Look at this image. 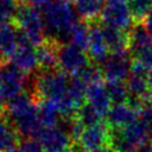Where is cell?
Wrapping results in <instances>:
<instances>
[{
    "label": "cell",
    "mask_w": 152,
    "mask_h": 152,
    "mask_svg": "<svg viewBox=\"0 0 152 152\" xmlns=\"http://www.w3.org/2000/svg\"><path fill=\"white\" fill-rule=\"evenodd\" d=\"M7 119L23 138H37L43 126L39 120L37 101L31 94L23 93L7 102Z\"/></svg>",
    "instance_id": "6da1fadb"
},
{
    "label": "cell",
    "mask_w": 152,
    "mask_h": 152,
    "mask_svg": "<svg viewBox=\"0 0 152 152\" xmlns=\"http://www.w3.org/2000/svg\"><path fill=\"white\" fill-rule=\"evenodd\" d=\"M40 12L50 37L59 43H66L70 30L78 20L71 4L63 0H49L40 7Z\"/></svg>",
    "instance_id": "7a4b0ae2"
},
{
    "label": "cell",
    "mask_w": 152,
    "mask_h": 152,
    "mask_svg": "<svg viewBox=\"0 0 152 152\" xmlns=\"http://www.w3.org/2000/svg\"><path fill=\"white\" fill-rule=\"evenodd\" d=\"M13 21L24 32L27 40L36 48L44 43L48 38L46 27L40 10L28 5L27 2L18 6Z\"/></svg>",
    "instance_id": "3957f363"
},
{
    "label": "cell",
    "mask_w": 152,
    "mask_h": 152,
    "mask_svg": "<svg viewBox=\"0 0 152 152\" xmlns=\"http://www.w3.org/2000/svg\"><path fill=\"white\" fill-rule=\"evenodd\" d=\"M148 139L150 132L139 118L125 128L112 131L109 146L115 152H133L138 146L148 141Z\"/></svg>",
    "instance_id": "277c9868"
},
{
    "label": "cell",
    "mask_w": 152,
    "mask_h": 152,
    "mask_svg": "<svg viewBox=\"0 0 152 152\" xmlns=\"http://www.w3.org/2000/svg\"><path fill=\"white\" fill-rule=\"evenodd\" d=\"M99 21L103 25L115 27L118 30L129 32L134 26V19L127 6V2H109L107 1Z\"/></svg>",
    "instance_id": "5b68a950"
},
{
    "label": "cell",
    "mask_w": 152,
    "mask_h": 152,
    "mask_svg": "<svg viewBox=\"0 0 152 152\" xmlns=\"http://www.w3.org/2000/svg\"><path fill=\"white\" fill-rule=\"evenodd\" d=\"M89 56L87 51L71 45L62 43L58 50V68L66 75H76L89 64Z\"/></svg>",
    "instance_id": "8992f818"
},
{
    "label": "cell",
    "mask_w": 152,
    "mask_h": 152,
    "mask_svg": "<svg viewBox=\"0 0 152 152\" xmlns=\"http://www.w3.org/2000/svg\"><path fill=\"white\" fill-rule=\"evenodd\" d=\"M26 84V75L12 63L0 65V90L7 102L23 94Z\"/></svg>",
    "instance_id": "52a82bcc"
},
{
    "label": "cell",
    "mask_w": 152,
    "mask_h": 152,
    "mask_svg": "<svg viewBox=\"0 0 152 152\" xmlns=\"http://www.w3.org/2000/svg\"><path fill=\"white\" fill-rule=\"evenodd\" d=\"M132 62L128 51L110 53L106 61L100 64L102 77H104L107 82L127 80L131 74Z\"/></svg>",
    "instance_id": "ba28073f"
},
{
    "label": "cell",
    "mask_w": 152,
    "mask_h": 152,
    "mask_svg": "<svg viewBox=\"0 0 152 152\" xmlns=\"http://www.w3.org/2000/svg\"><path fill=\"white\" fill-rule=\"evenodd\" d=\"M112 129L107 124H96L94 126L86 127L75 142L77 145L78 152H93L104 146H109Z\"/></svg>",
    "instance_id": "9c48e42d"
},
{
    "label": "cell",
    "mask_w": 152,
    "mask_h": 152,
    "mask_svg": "<svg viewBox=\"0 0 152 152\" xmlns=\"http://www.w3.org/2000/svg\"><path fill=\"white\" fill-rule=\"evenodd\" d=\"M37 139L43 146L44 152H64L71 147V138L62 126L43 128Z\"/></svg>",
    "instance_id": "30bf717a"
},
{
    "label": "cell",
    "mask_w": 152,
    "mask_h": 152,
    "mask_svg": "<svg viewBox=\"0 0 152 152\" xmlns=\"http://www.w3.org/2000/svg\"><path fill=\"white\" fill-rule=\"evenodd\" d=\"M11 61H12V64L15 68H18L21 72H24L25 75H31V74L36 72L37 69L39 68L37 50L27 40L25 34L23 36L21 42Z\"/></svg>",
    "instance_id": "8fae6325"
},
{
    "label": "cell",
    "mask_w": 152,
    "mask_h": 152,
    "mask_svg": "<svg viewBox=\"0 0 152 152\" xmlns=\"http://www.w3.org/2000/svg\"><path fill=\"white\" fill-rule=\"evenodd\" d=\"M139 109H137L128 102L115 103L112 106V108L106 115V124L109 126L112 131L125 128L126 126L131 125L132 122L139 119Z\"/></svg>",
    "instance_id": "7c38bea8"
},
{
    "label": "cell",
    "mask_w": 152,
    "mask_h": 152,
    "mask_svg": "<svg viewBox=\"0 0 152 152\" xmlns=\"http://www.w3.org/2000/svg\"><path fill=\"white\" fill-rule=\"evenodd\" d=\"M89 25H90V33H89V43L87 48L88 56L95 64H102L106 61V58L110 55V52L106 44L100 23L93 21L89 23Z\"/></svg>",
    "instance_id": "4fadbf2b"
},
{
    "label": "cell",
    "mask_w": 152,
    "mask_h": 152,
    "mask_svg": "<svg viewBox=\"0 0 152 152\" xmlns=\"http://www.w3.org/2000/svg\"><path fill=\"white\" fill-rule=\"evenodd\" d=\"M86 103L93 107L96 112H99L102 116L107 115L109 109L112 108V100L108 94L107 87L102 84V82H97L91 84L86 93Z\"/></svg>",
    "instance_id": "5bb4252c"
},
{
    "label": "cell",
    "mask_w": 152,
    "mask_h": 152,
    "mask_svg": "<svg viewBox=\"0 0 152 152\" xmlns=\"http://www.w3.org/2000/svg\"><path fill=\"white\" fill-rule=\"evenodd\" d=\"M61 44L57 39L48 37L44 43L36 48L40 70H55L58 66V50Z\"/></svg>",
    "instance_id": "9a60e30c"
},
{
    "label": "cell",
    "mask_w": 152,
    "mask_h": 152,
    "mask_svg": "<svg viewBox=\"0 0 152 152\" xmlns=\"http://www.w3.org/2000/svg\"><path fill=\"white\" fill-rule=\"evenodd\" d=\"M100 25H101L102 33H103L106 44H107L108 50H109L110 53L128 51V45H129L128 32H125V31L118 30L115 27L103 25L101 23H100Z\"/></svg>",
    "instance_id": "2e32d148"
},
{
    "label": "cell",
    "mask_w": 152,
    "mask_h": 152,
    "mask_svg": "<svg viewBox=\"0 0 152 152\" xmlns=\"http://www.w3.org/2000/svg\"><path fill=\"white\" fill-rule=\"evenodd\" d=\"M107 0H75L74 7L80 19L93 23L100 19Z\"/></svg>",
    "instance_id": "e0dca14e"
},
{
    "label": "cell",
    "mask_w": 152,
    "mask_h": 152,
    "mask_svg": "<svg viewBox=\"0 0 152 152\" xmlns=\"http://www.w3.org/2000/svg\"><path fill=\"white\" fill-rule=\"evenodd\" d=\"M37 108H38V115L40 124L43 128L48 127H56L59 126V121L62 119L57 107L48 100H39L37 101Z\"/></svg>",
    "instance_id": "ac0fdd59"
},
{
    "label": "cell",
    "mask_w": 152,
    "mask_h": 152,
    "mask_svg": "<svg viewBox=\"0 0 152 152\" xmlns=\"http://www.w3.org/2000/svg\"><path fill=\"white\" fill-rule=\"evenodd\" d=\"M89 33H90L89 23H87L82 19H78L75 23V25L72 26V28L70 30L66 43L87 51L88 43H89Z\"/></svg>",
    "instance_id": "d6986e66"
},
{
    "label": "cell",
    "mask_w": 152,
    "mask_h": 152,
    "mask_svg": "<svg viewBox=\"0 0 152 152\" xmlns=\"http://www.w3.org/2000/svg\"><path fill=\"white\" fill-rule=\"evenodd\" d=\"M19 142L18 133L10 124L6 115H0V152H6Z\"/></svg>",
    "instance_id": "ffe728a7"
},
{
    "label": "cell",
    "mask_w": 152,
    "mask_h": 152,
    "mask_svg": "<svg viewBox=\"0 0 152 152\" xmlns=\"http://www.w3.org/2000/svg\"><path fill=\"white\" fill-rule=\"evenodd\" d=\"M127 6L135 24L144 23L152 12V0H127Z\"/></svg>",
    "instance_id": "44dd1931"
},
{
    "label": "cell",
    "mask_w": 152,
    "mask_h": 152,
    "mask_svg": "<svg viewBox=\"0 0 152 152\" xmlns=\"http://www.w3.org/2000/svg\"><path fill=\"white\" fill-rule=\"evenodd\" d=\"M108 94L110 96L112 102L115 103H125L128 101L129 93L127 89V86L124 81H113V82H107L106 84Z\"/></svg>",
    "instance_id": "7402d4cb"
},
{
    "label": "cell",
    "mask_w": 152,
    "mask_h": 152,
    "mask_svg": "<svg viewBox=\"0 0 152 152\" xmlns=\"http://www.w3.org/2000/svg\"><path fill=\"white\" fill-rule=\"evenodd\" d=\"M76 119L83 125V127H89V126H94L96 124L101 122L102 115L96 112L93 107H90L88 103H84L76 113Z\"/></svg>",
    "instance_id": "603a6c76"
},
{
    "label": "cell",
    "mask_w": 152,
    "mask_h": 152,
    "mask_svg": "<svg viewBox=\"0 0 152 152\" xmlns=\"http://www.w3.org/2000/svg\"><path fill=\"white\" fill-rule=\"evenodd\" d=\"M18 6L14 0H0V25L13 21Z\"/></svg>",
    "instance_id": "cb8c5ba5"
},
{
    "label": "cell",
    "mask_w": 152,
    "mask_h": 152,
    "mask_svg": "<svg viewBox=\"0 0 152 152\" xmlns=\"http://www.w3.org/2000/svg\"><path fill=\"white\" fill-rule=\"evenodd\" d=\"M19 152H44L42 144L37 138H21L18 142Z\"/></svg>",
    "instance_id": "d4e9b609"
},
{
    "label": "cell",
    "mask_w": 152,
    "mask_h": 152,
    "mask_svg": "<svg viewBox=\"0 0 152 152\" xmlns=\"http://www.w3.org/2000/svg\"><path fill=\"white\" fill-rule=\"evenodd\" d=\"M140 114H141L140 119L142 120V122L147 127L150 135H152V100L141 107Z\"/></svg>",
    "instance_id": "484cf974"
},
{
    "label": "cell",
    "mask_w": 152,
    "mask_h": 152,
    "mask_svg": "<svg viewBox=\"0 0 152 152\" xmlns=\"http://www.w3.org/2000/svg\"><path fill=\"white\" fill-rule=\"evenodd\" d=\"M133 152H152V141H146L142 145L138 146Z\"/></svg>",
    "instance_id": "4316f807"
},
{
    "label": "cell",
    "mask_w": 152,
    "mask_h": 152,
    "mask_svg": "<svg viewBox=\"0 0 152 152\" xmlns=\"http://www.w3.org/2000/svg\"><path fill=\"white\" fill-rule=\"evenodd\" d=\"M144 25H145L147 32L150 33V36L152 37V12H151V13L147 15V18L144 20Z\"/></svg>",
    "instance_id": "83f0119b"
},
{
    "label": "cell",
    "mask_w": 152,
    "mask_h": 152,
    "mask_svg": "<svg viewBox=\"0 0 152 152\" xmlns=\"http://www.w3.org/2000/svg\"><path fill=\"white\" fill-rule=\"evenodd\" d=\"M49 0H26V2L31 6H34L37 8H40L42 6H44Z\"/></svg>",
    "instance_id": "f1b7e54d"
},
{
    "label": "cell",
    "mask_w": 152,
    "mask_h": 152,
    "mask_svg": "<svg viewBox=\"0 0 152 152\" xmlns=\"http://www.w3.org/2000/svg\"><path fill=\"white\" fill-rule=\"evenodd\" d=\"M146 78H147V84H148V90L152 95V66L148 68L147 70V75H146Z\"/></svg>",
    "instance_id": "f546056e"
},
{
    "label": "cell",
    "mask_w": 152,
    "mask_h": 152,
    "mask_svg": "<svg viewBox=\"0 0 152 152\" xmlns=\"http://www.w3.org/2000/svg\"><path fill=\"white\" fill-rule=\"evenodd\" d=\"M93 152H115L110 146H104V147H101V148H99V150H95V151H93Z\"/></svg>",
    "instance_id": "4dcf8cb0"
},
{
    "label": "cell",
    "mask_w": 152,
    "mask_h": 152,
    "mask_svg": "<svg viewBox=\"0 0 152 152\" xmlns=\"http://www.w3.org/2000/svg\"><path fill=\"white\" fill-rule=\"evenodd\" d=\"M109 2H127V0H107Z\"/></svg>",
    "instance_id": "1f68e13d"
},
{
    "label": "cell",
    "mask_w": 152,
    "mask_h": 152,
    "mask_svg": "<svg viewBox=\"0 0 152 152\" xmlns=\"http://www.w3.org/2000/svg\"><path fill=\"white\" fill-rule=\"evenodd\" d=\"M64 152H78V151H77L75 147H70L69 150H66V151H64Z\"/></svg>",
    "instance_id": "d6a6232c"
},
{
    "label": "cell",
    "mask_w": 152,
    "mask_h": 152,
    "mask_svg": "<svg viewBox=\"0 0 152 152\" xmlns=\"http://www.w3.org/2000/svg\"><path fill=\"white\" fill-rule=\"evenodd\" d=\"M14 1H15L18 5H20V4H25V2H26V0H14Z\"/></svg>",
    "instance_id": "836d02e7"
},
{
    "label": "cell",
    "mask_w": 152,
    "mask_h": 152,
    "mask_svg": "<svg viewBox=\"0 0 152 152\" xmlns=\"http://www.w3.org/2000/svg\"><path fill=\"white\" fill-rule=\"evenodd\" d=\"M63 1H66V2H69V4H74L75 0H63Z\"/></svg>",
    "instance_id": "e575fe53"
}]
</instances>
